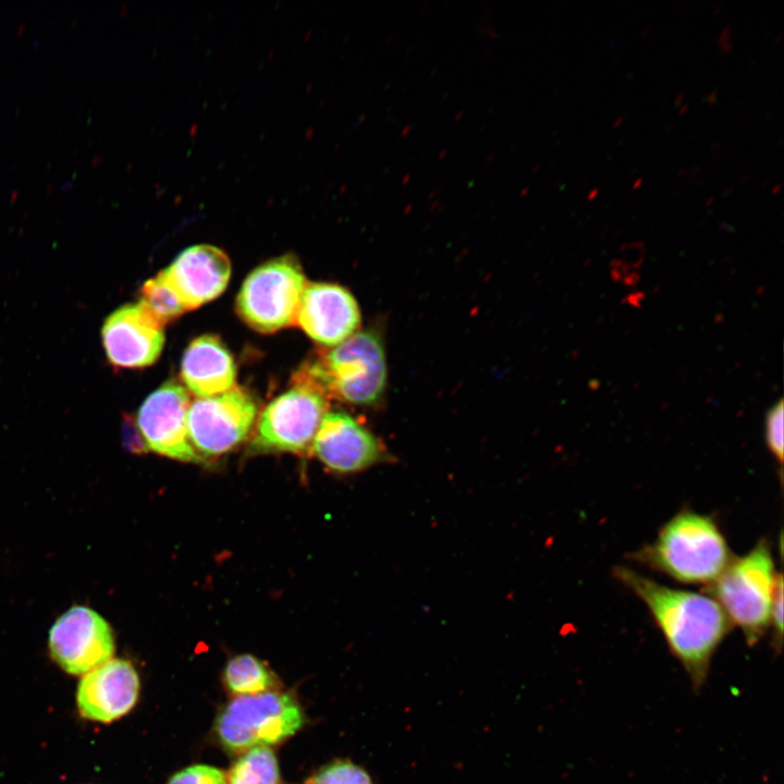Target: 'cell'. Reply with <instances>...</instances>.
Instances as JSON below:
<instances>
[{
	"instance_id": "29",
	"label": "cell",
	"mask_w": 784,
	"mask_h": 784,
	"mask_svg": "<svg viewBox=\"0 0 784 784\" xmlns=\"http://www.w3.org/2000/svg\"><path fill=\"white\" fill-rule=\"evenodd\" d=\"M677 175H678V176H683V175L688 176V175H689V169H688L687 167H682V168H679V169L677 170Z\"/></svg>"
},
{
	"instance_id": "5",
	"label": "cell",
	"mask_w": 784,
	"mask_h": 784,
	"mask_svg": "<svg viewBox=\"0 0 784 784\" xmlns=\"http://www.w3.org/2000/svg\"><path fill=\"white\" fill-rule=\"evenodd\" d=\"M303 723L302 708L291 695L269 690L232 699L220 712L216 732L224 748L238 754L278 744Z\"/></svg>"
},
{
	"instance_id": "15",
	"label": "cell",
	"mask_w": 784,
	"mask_h": 784,
	"mask_svg": "<svg viewBox=\"0 0 784 784\" xmlns=\"http://www.w3.org/2000/svg\"><path fill=\"white\" fill-rule=\"evenodd\" d=\"M138 691L139 678L134 666L128 661L111 659L84 674L77 688V707L84 718L108 723L134 707Z\"/></svg>"
},
{
	"instance_id": "14",
	"label": "cell",
	"mask_w": 784,
	"mask_h": 784,
	"mask_svg": "<svg viewBox=\"0 0 784 784\" xmlns=\"http://www.w3.org/2000/svg\"><path fill=\"white\" fill-rule=\"evenodd\" d=\"M161 273L187 311L215 299L225 290L231 261L221 248L198 244L181 252Z\"/></svg>"
},
{
	"instance_id": "23",
	"label": "cell",
	"mask_w": 784,
	"mask_h": 784,
	"mask_svg": "<svg viewBox=\"0 0 784 784\" xmlns=\"http://www.w3.org/2000/svg\"><path fill=\"white\" fill-rule=\"evenodd\" d=\"M122 439L124 446L131 453L142 454L148 451L136 419L132 415H123Z\"/></svg>"
},
{
	"instance_id": "41",
	"label": "cell",
	"mask_w": 784,
	"mask_h": 784,
	"mask_svg": "<svg viewBox=\"0 0 784 784\" xmlns=\"http://www.w3.org/2000/svg\"><path fill=\"white\" fill-rule=\"evenodd\" d=\"M705 180H706V179H705L703 176L700 177L699 180L696 181V185H697L698 187L701 186V185L703 184Z\"/></svg>"
},
{
	"instance_id": "11",
	"label": "cell",
	"mask_w": 784,
	"mask_h": 784,
	"mask_svg": "<svg viewBox=\"0 0 784 784\" xmlns=\"http://www.w3.org/2000/svg\"><path fill=\"white\" fill-rule=\"evenodd\" d=\"M101 341L113 367L143 368L160 356L164 345L163 327L139 302L125 304L105 319Z\"/></svg>"
},
{
	"instance_id": "26",
	"label": "cell",
	"mask_w": 784,
	"mask_h": 784,
	"mask_svg": "<svg viewBox=\"0 0 784 784\" xmlns=\"http://www.w3.org/2000/svg\"><path fill=\"white\" fill-rule=\"evenodd\" d=\"M706 101L709 105H714L718 101V90L713 89L706 96Z\"/></svg>"
},
{
	"instance_id": "24",
	"label": "cell",
	"mask_w": 784,
	"mask_h": 784,
	"mask_svg": "<svg viewBox=\"0 0 784 784\" xmlns=\"http://www.w3.org/2000/svg\"><path fill=\"white\" fill-rule=\"evenodd\" d=\"M771 622L774 628V645L779 649L782 647L783 635V577L777 574L771 611Z\"/></svg>"
},
{
	"instance_id": "17",
	"label": "cell",
	"mask_w": 784,
	"mask_h": 784,
	"mask_svg": "<svg viewBox=\"0 0 784 784\" xmlns=\"http://www.w3.org/2000/svg\"><path fill=\"white\" fill-rule=\"evenodd\" d=\"M224 682L228 689L238 696L269 691L277 685L272 673L252 654L232 658L224 671Z\"/></svg>"
},
{
	"instance_id": "2",
	"label": "cell",
	"mask_w": 784,
	"mask_h": 784,
	"mask_svg": "<svg viewBox=\"0 0 784 784\" xmlns=\"http://www.w3.org/2000/svg\"><path fill=\"white\" fill-rule=\"evenodd\" d=\"M293 379L327 399L373 405L381 400L388 379L382 340L375 330L357 331L316 360L305 363Z\"/></svg>"
},
{
	"instance_id": "20",
	"label": "cell",
	"mask_w": 784,
	"mask_h": 784,
	"mask_svg": "<svg viewBox=\"0 0 784 784\" xmlns=\"http://www.w3.org/2000/svg\"><path fill=\"white\" fill-rule=\"evenodd\" d=\"M306 784H371L369 775L350 761H335L320 769Z\"/></svg>"
},
{
	"instance_id": "39",
	"label": "cell",
	"mask_w": 784,
	"mask_h": 784,
	"mask_svg": "<svg viewBox=\"0 0 784 784\" xmlns=\"http://www.w3.org/2000/svg\"><path fill=\"white\" fill-rule=\"evenodd\" d=\"M782 38H783L782 34L775 35L774 40H773L774 44H779L782 40Z\"/></svg>"
},
{
	"instance_id": "22",
	"label": "cell",
	"mask_w": 784,
	"mask_h": 784,
	"mask_svg": "<svg viewBox=\"0 0 784 784\" xmlns=\"http://www.w3.org/2000/svg\"><path fill=\"white\" fill-rule=\"evenodd\" d=\"M783 420L784 406L780 400L768 411L765 417L767 444L780 463L783 461Z\"/></svg>"
},
{
	"instance_id": "1",
	"label": "cell",
	"mask_w": 784,
	"mask_h": 784,
	"mask_svg": "<svg viewBox=\"0 0 784 784\" xmlns=\"http://www.w3.org/2000/svg\"><path fill=\"white\" fill-rule=\"evenodd\" d=\"M615 575L644 601L694 687L700 688L731 627L722 607L711 596L665 587L626 567L615 568Z\"/></svg>"
},
{
	"instance_id": "8",
	"label": "cell",
	"mask_w": 784,
	"mask_h": 784,
	"mask_svg": "<svg viewBox=\"0 0 784 784\" xmlns=\"http://www.w3.org/2000/svg\"><path fill=\"white\" fill-rule=\"evenodd\" d=\"M257 416L253 396L242 388L189 404L187 428L191 442L205 460L231 451L247 438Z\"/></svg>"
},
{
	"instance_id": "34",
	"label": "cell",
	"mask_w": 784,
	"mask_h": 784,
	"mask_svg": "<svg viewBox=\"0 0 784 784\" xmlns=\"http://www.w3.org/2000/svg\"><path fill=\"white\" fill-rule=\"evenodd\" d=\"M622 122H623V115H618L617 118H615L612 126H613V127H617L618 125L622 124Z\"/></svg>"
},
{
	"instance_id": "25",
	"label": "cell",
	"mask_w": 784,
	"mask_h": 784,
	"mask_svg": "<svg viewBox=\"0 0 784 784\" xmlns=\"http://www.w3.org/2000/svg\"><path fill=\"white\" fill-rule=\"evenodd\" d=\"M733 29L730 24H725L720 32L716 44L721 53H727L733 49Z\"/></svg>"
},
{
	"instance_id": "3",
	"label": "cell",
	"mask_w": 784,
	"mask_h": 784,
	"mask_svg": "<svg viewBox=\"0 0 784 784\" xmlns=\"http://www.w3.org/2000/svg\"><path fill=\"white\" fill-rule=\"evenodd\" d=\"M635 559L683 583L712 584L732 562L727 543L708 516L682 512Z\"/></svg>"
},
{
	"instance_id": "12",
	"label": "cell",
	"mask_w": 784,
	"mask_h": 784,
	"mask_svg": "<svg viewBox=\"0 0 784 784\" xmlns=\"http://www.w3.org/2000/svg\"><path fill=\"white\" fill-rule=\"evenodd\" d=\"M311 449L329 469L343 474L363 470L388 456L379 439L344 412L324 414Z\"/></svg>"
},
{
	"instance_id": "9",
	"label": "cell",
	"mask_w": 784,
	"mask_h": 784,
	"mask_svg": "<svg viewBox=\"0 0 784 784\" xmlns=\"http://www.w3.org/2000/svg\"><path fill=\"white\" fill-rule=\"evenodd\" d=\"M49 651L65 672L86 674L112 659L113 634L96 611L75 605L63 613L49 630Z\"/></svg>"
},
{
	"instance_id": "42",
	"label": "cell",
	"mask_w": 784,
	"mask_h": 784,
	"mask_svg": "<svg viewBox=\"0 0 784 784\" xmlns=\"http://www.w3.org/2000/svg\"><path fill=\"white\" fill-rule=\"evenodd\" d=\"M769 185V181L763 182V187Z\"/></svg>"
},
{
	"instance_id": "31",
	"label": "cell",
	"mask_w": 784,
	"mask_h": 784,
	"mask_svg": "<svg viewBox=\"0 0 784 784\" xmlns=\"http://www.w3.org/2000/svg\"><path fill=\"white\" fill-rule=\"evenodd\" d=\"M642 182H644L642 177H637L633 183V188L634 189L639 188L641 186Z\"/></svg>"
},
{
	"instance_id": "33",
	"label": "cell",
	"mask_w": 784,
	"mask_h": 784,
	"mask_svg": "<svg viewBox=\"0 0 784 784\" xmlns=\"http://www.w3.org/2000/svg\"><path fill=\"white\" fill-rule=\"evenodd\" d=\"M688 106H689L688 102H683V103H681V105H679V109H678V113H679V114L685 113V111L688 109Z\"/></svg>"
},
{
	"instance_id": "30",
	"label": "cell",
	"mask_w": 784,
	"mask_h": 784,
	"mask_svg": "<svg viewBox=\"0 0 784 784\" xmlns=\"http://www.w3.org/2000/svg\"><path fill=\"white\" fill-rule=\"evenodd\" d=\"M733 189H734L733 185H726V186L723 188L722 195H723V196H728V195L733 192Z\"/></svg>"
},
{
	"instance_id": "35",
	"label": "cell",
	"mask_w": 784,
	"mask_h": 784,
	"mask_svg": "<svg viewBox=\"0 0 784 784\" xmlns=\"http://www.w3.org/2000/svg\"><path fill=\"white\" fill-rule=\"evenodd\" d=\"M714 200H715V196H714V195H711V196H709V197L706 199L705 205H706V206H710V205H712V204L714 203Z\"/></svg>"
},
{
	"instance_id": "4",
	"label": "cell",
	"mask_w": 784,
	"mask_h": 784,
	"mask_svg": "<svg viewBox=\"0 0 784 784\" xmlns=\"http://www.w3.org/2000/svg\"><path fill=\"white\" fill-rule=\"evenodd\" d=\"M776 577L770 548L761 541L745 556L733 559L709 588L749 645L756 644L771 623Z\"/></svg>"
},
{
	"instance_id": "27",
	"label": "cell",
	"mask_w": 784,
	"mask_h": 784,
	"mask_svg": "<svg viewBox=\"0 0 784 784\" xmlns=\"http://www.w3.org/2000/svg\"><path fill=\"white\" fill-rule=\"evenodd\" d=\"M684 96H685V91H684V90H679V91L675 95V97H674V99H673V103H674L675 106H679V105L682 103L683 99H684Z\"/></svg>"
},
{
	"instance_id": "16",
	"label": "cell",
	"mask_w": 784,
	"mask_h": 784,
	"mask_svg": "<svg viewBox=\"0 0 784 784\" xmlns=\"http://www.w3.org/2000/svg\"><path fill=\"white\" fill-rule=\"evenodd\" d=\"M235 377L233 357L217 335H200L186 347L181 364V378L185 389L197 399L231 390L235 387Z\"/></svg>"
},
{
	"instance_id": "38",
	"label": "cell",
	"mask_w": 784,
	"mask_h": 784,
	"mask_svg": "<svg viewBox=\"0 0 784 784\" xmlns=\"http://www.w3.org/2000/svg\"><path fill=\"white\" fill-rule=\"evenodd\" d=\"M649 28H650V25H648V24L645 25L640 32V35L645 36L648 33Z\"/></svg>"
},
{
	"instance_id": "19",
	"label": "cell",
	"mask_w": 784,
	"mask_h": 784,
	"mask_svg": "<svg viewBox=\"0 0 784 784\" xmlns=\"http://www.w3.org/2000/svg\"><path fill=\"white\" fill-rule=\"evenodd\" d=\"M139 294L138 302L162 327L186 311L161 271L143 284Z\"/></svg>"
},
{
	"instance_id": "6",
	"label": "cell",
	"mask_w": 784,
	"mask_h": 784,
	"mask_svg": "<svg viewBox=\"0 0 784 784\" xmlns=\"http://www.w3.org/2000/svg\"><path fill=\"white\" fill-rule=\"evenodd\" d=\"M308 282L298 259L286 254L255 268L236 297V311L252 329L272 333L296 323Z\"/></svg>"
},
{
	"instance_id": "18",
	"label": "cell",
	"mask_w": 784,
	"mask_h": 784,
	"mask_svg": "<svg viewBox=\"0 0 784 784\" xmlns=\"http://www.w3.org/2000/svg\"><path fill=\"white\" fill-rule=\"evenodd\" d=\"M280 773L274 752L266 746L243 754L226 775V784H279Z\"/></svg>"
},
{
	"instance_id": "21",
	"label": "cell",
	"mask_w": 784,
	"mask_h": 784,
	"mask_svg": "<svg viewBox=\"0 0 784 784\" xmlns=\"http://www.w3.org/2000/svg\"><path fill=\"white\" fill-rule=\"evenodd\" d=\"M168 784H226V776L215 767L196 764L175 773Z\"/></svg>"
},
{
	"instance_id": "40",
	"label": "cell",
	"mask_w": 784,
	"mask_h": 784,
	"mask_svg": "<svg viewBox=\"0 0 784 784\" xmlns=\"http://www.w3.org/2000/svg\"><path fill=\"white\" fill-rule=\"evenodd\" d=\"M720 226L723 228V229L732 230V226H731L730 224L725 223V222H721V223H720Z\"/></svg>"
},
{
	"instance_id": "36",
	"label": "cell",
	"mask_w": 784,
	"mask_h": 784,
	"mask_svg": "<svg viewBox=\"0 0 784 784\" xmlns=\"http://www.w3.org/2000/svg\"><path fill=\"white\" fill-rule=\"evenodd\" d=\"M749 175H750V174H749L748 172L744 173V174L739 177L738 182H739V183H745V182L749 179Z\"/></svg>"
},
{
	"instance_id": "32",
	"label": "cell",
	"mask_w": 784,
	"mask_h": 784,
	"mask_svg": "<svg viewBox=\"0 0 784 784\" xmlns=\"http://www.w3.org/2000/svg\"><path fill=\"white\" fill-rule=\"evenodd\" d=\"M781 191V183H775L771 188V194L775 195Z\"/></svg>"
},
{
	"instance_id": "37",
	"label": "cell",
	"mask_w": 784,
	"mask_h": 784,
	"mask_svg": "<svg viewBox=\"0 0 784 784\" xmlns=\"http://www.w3.org/2000/svg\"><path fill=\"white\" fill-rule=\"evenodd\" d=\"M723 7H724V4H723L722 2L718 3V4L714 7L713 12H714V13H719V12L722 10Z\"/></svg>"
},
{
	"instance_id": "13",
	"label": "cell",
	"mask_w": 784,
	"mask_h": 784,
	"mask_svg": "<svg viewBox=\"0 0 784 784\" xmlns=\"http://www.w3.org/2000/svg\"><path fill=\"white\" fill-rule=\"evenodd\" d=\"M355 297L345 287L326 282L307 283L296 315L305 333L324 346H335L360 327Z\"/></svg>"
},
{
	"instance_id": "7",
	"label": "cell",
	"mask_w": 784,
	"mask_h": 784,
	"mask_svg": "<svg viewBox=\"0 0 784 784\" xmlns=\"http://www.w3.org/2000/svg\"><path fill=\"white\" fill-rule=\"evenodd\" d=\"M327 408L326 396L310 388L293 384L261 413L250 450L290 453L309 450Z\"/></svg>"
},
{
	"instance_id": "10",
	"label": "cell",
	"mask_w": 784,
	"mask_h": 784,
	"mask_svg": "<svg viewBox=\"0 0 784 784\" xmlns=\"http://www.w3.org/2000/svg\"><path fill=\"white\" fill-rule=\"evenodd\" d=\"M189 395L184 385L169 380L139 407L136 422L148 451L189 463L205 460L194 449L187 428Z\"/></svg>"
},
{
	"instance_id": "28",
	"label": "cell",
	"mask_w": 784,
	"mask_h": 784,
	"mask_svg": "<svg viewBox=\"0 0 784 784\" xmlns=\"http://www.w3.org/2000/svg\"><path fill=\"white\" fill-rule=\"evenodd\" d=\"M598 194H599V188H598V187H593V188H591V189L588 192V194H587V199H588V200H593V199L598 196Z\"/></svg>"
}]
</instances>
